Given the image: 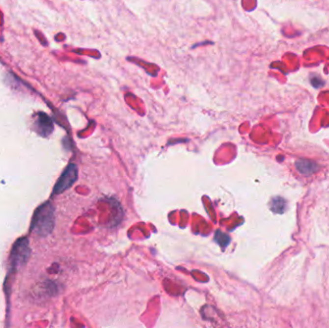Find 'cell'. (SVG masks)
Segmentation results:
<instances>
[{
    "mask_svg": "<svg viewBox=\"0 0 329 328\" xmlns=\"http://www.w3.org/2000/svg\"><path fill=\"white\" fill-rule=\"evenodd\" d=\"M31 227L32 231L39 236H47L51 233L54 227V208L49 202L38 208Z\"/></svg>",
    "mask_w": 329,
    "mask_h": 328,
    "instance_id": "1",
    "label": "cell"
},
{
    "mask_svg": "<svg viewBox=\"0 0 329 328\" xmlns=\"http://www.w3.org/2000/svg\"><path fill=\"white\" fill-rule=\"evenodd\" d=\"M77 176H78L77 166L74 164H69L62 173V175L60 176L59 180L57 181L54 188V192L61 193L64 191L71 188L73 183L77 180Z\"/></svg>",
    "mask_w": 329,
    "mask_h": 328,
    "instance_id": "2",
    "label": "cell"
},
{
    "mask_svg": "<svg viewBox=\"0 0 329 328\" xmlns=\"http://www.w3.org/2000/svg\"><path fill=\"white\" fill-rule=\"evenodd\" d=\"M29 247H28V242L26 239H23L20 242L17 243V245L14 247L12 260L13 264L15 266H22L27 261L29 257Z\"/></svg>",
    "mask_w": 329,
    "mask_h": 328,
    "instance_id": "3",
    "label": "cell"
},
{
    "mask_svg": "<svg viewBox=\"0 0 329 328\" xmlns=\"http://www.w3.org/2000/svg\"><path fill=\"white\" fill-rule=\"evenodd\" d=\"M36 131L43 137H47L53 131V122L51 118L45 113H40L37 117L36 122Z\"/></svg>",
    "mask_w": 329,
    "mask_h": 328,
    "instance_id": "4",
    "label": "cell"
},
{
    "mask_svg": "<svg viewBox=\"0 0 329 328\" xmlns=\"http://www.w3.org/2000/svg\"><path fill=\"white\" fill-rule=\"evenodd\" d=\"M296 166H297V169L302 173V174H305V175H310L312 174L313 172H315L318 168V165L316 163L312 162V161H309V160H303V159H301V160H298L296 162Z\"/></svg>",
    "mask_w": 329,
    "mask_h": 328,
    "instance_id": "5",
    "label": "cell"
},
{
    "mask_svg": "<svg viewBox=\"0 0 329 328\" xmlns=\"http://www.w3.org/2000/svg\"><path fill=\"white\" fill-rule=\"evenodd\" d=\"M270 208H271L272 211L274 212V213L283 214L287 208V202L284 198L280 197V196L274 197L270 202Z\"/></svg>",
    "mask_w": 329,
    "mask_h": 328,
    "instance_id": "6",
    "label": "cell"
},
{
    "mask_svg": "<svg viewBox=\"0 0 329 328\" xmlns=\"http://www.w3.org/2000/svg\"><path fill=\"white\" fill-rule=\"evenodd\" d=\"M215 240L218 242V244H219L221 247L226 246L229 244V242H230V238H229V236H227V235L222 233L221 231H217V232H216Z\"/></svg>",
    "mask_w": 329,
    "mask_h": 328,
    "instance_id": "7",
    "label": "cell"
}]
</instances>
